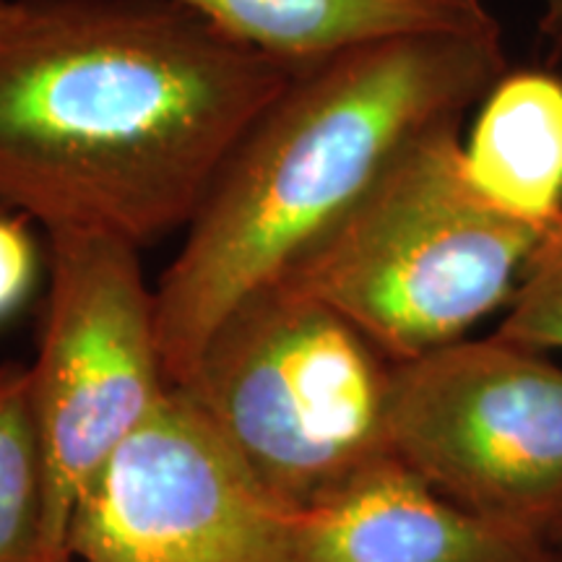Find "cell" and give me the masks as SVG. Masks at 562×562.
Listing matches in <instances>:
<instances>
[{
    "label": "cell",
    "mask_w": 562,
    "mask_h": 562,
    "mask_svg": "<svg viewBox=\"0 0 562 562\" xmlns=\"http://www.w3.org/2000/svg\"><path fill=\"white\" fill-rule=\"evenodd\" d=\"M552 544H554V547H558V550L562 552V529H560V531H558V533H554V537H552Z\"/></svg>",
    "instance_id": "obj_15"
},
{
    "label": "cell",
    "mask_w": 562,
    "mask_h": 562,
    "mask_svg": "<svg viewBox=\"0 0 562 562\" xmlns=\"http://www.w3.org/2000/svg\"><path fill=\"white\" fill-rule=\"evenodd\" d=\"M503 76L501 30L404 34L294 70L224 159L154 290L167 381L186 383L235 307L284 277L414 138L461 121Z\"/></svg>",
    "instance_id": "obj_2"
},
{
    "label": "cell",
    "mask_w": 562,
    "mask_h": 562,
    "mask_svg": "<svg viewBox=\"0 0 562 562\" xmlns=\"http://www.w3.org/2000/svg\"><path fill=\"white\" fill-rule=\"evenodd\" d=\"M547 13H544V32L558 42H562V0H544Z\"/></svg>",
    "instance_id": "obj_14"
},
{
    "label": "cell",
    "mask_w": 562,
    "mask_h": 562,
    "mask_svg": "<svg viewBox=\"0 0 562 562\" xmlns=\"http://www.w3.org/2000/svg\"><path fill=\"white\" fill-rule=\"evenodd\" d=\"M30 220L0 211V321L30 297L40 273V252L34 245Z\"/></svg>",
    "instance_id": "obj_13"
},
{
    "label": "cell",
    "mask_w": 562,
    "mask_h": 562,
    "mask_svg": "<svg viewBox=\"0 0 562 562\" xmlns=\"http://www.w3.org/2000/svg\"><path fill=\"white\" fill-rule=\"evenodd\" d=\"M463 146L474 186L518 220L550 227L562 214V79L503 76Z\"/></svg>",
    "instance_id": "obj_10"
},
{
    "label": "cell",
    "mask_w": 562,
    "mask_h": 562,
    "mask_svg": "<svg viewBox=\"0 0 562 562\" xmlns=\"http://www.w3.org/2000/svg\"><path fill=\"white\" fill-rule=\"evenodd\" d=\"M497 334L539 351H562V214L526 261Z\"/></svg>",
    "instance_id": "obj_12"
},
{
    "label": "cell",
    "mask_w": 562,
    "mask_h": 562,
    "mask_svg": "<svg viewBox=\"0 0 562 562\" xmlns=\"http://www.w3.org/2000/svg\"><path fill=\"white\" fill-rule=\"evenodd\" d=\"M294 516L318 562H562L552 542L474 516L396 456Z\"/></svg>",
    "instance_id": "obj_8"
},
{
    "label": "cell",
    "mask_w": 562,
    "mask_h": 562,
    "mask_svg": "<svg viewBox=\"0 0 562 562\" xmlns=\"http://www.w3.org/2000/svg\"><path fill=\"white\" fill-rule=\"evenodd\" d=\"M70 562H318L182 389L110 456L76 505Z\"/></svg>",
    "instance_id": "obj_7"
},
{
    "label": "cell",
    "mask_w": 562,
    "mask_h": 562,
    "mask_svg": "<svg viewBox=\"0 0 562 562\" xmlns=\"http://www.w3.org/2000/svg\"><path fill=\"white\" fill-rule=\"evenodd\" d=\"M0 562H53L45 456L21 362L0 364Z\"/></svg>",
    "instance_id": "obj_11"
},
{
    "label": "cell",
    "mask_w": 562,
    "mask_h": 562,
    "mask_svg": "<svg viewBox=\"0 0 562 562\" xmlns=\"http://www.w3.org/2000/svg\"><path fill=\"white\" fill-rule=\"evenodd\" d=\"M292 76L180 0H0V211L146 248Z\"/></svg>",
    "instance_id": "obj_1"
},
{
    "label": "cell",
    "mask_w": 562,
    "mask_h": 562,
    "mask_svg": "<svg viewBox=\"0 0 562 562\" xmlns=\"http://www.w3.org/2000/svg\"><path fill=\"white\" fill-rule=\"evenodd\" d=\"M459 123L414 138L279 279L331 307L391 364L467 339L508 305L547 229L474 186Z\"/></svg>",
    "instance_id": "obj_3"
},
{
    "label": "cell",
    "mask_w": 562,
    "mask_h": 562,
    "mask_svg": "<svg viewBox=\"0 0 562 562\" xmlns=\"http://www.w3.org/2000/svg\"><path fill=\"white\" fill-rule=\"evenodd\" d=\"M391 453L474 516L562 529V364L492 334L391 364Z\"/></svg>",
    "instance_id": "obj_6"
},
{
    "label": "cell",
    "mask_w": 562,
    "mask_h": 562,
    "mask_svg": "<svg viewBox=\"0 0 562 562\" xmlns=\"http://www.w3.org/2000/svg\"><path fill=\"white\" fill-rule=\"evenodd\" d=\"M389 372L341 315L277 281L232 311L178 389L277 508L307 513L393 456Z\"/></svg>",
    "instance_id": "obj_4"
},
{
    "label": "cell",
    "mask_w": 562,
    "mask_h": 562,
    "mask_svg": "<svg viewBox=\"0 0 562 562\" xmlns=\"http://www.w3.org/2000/svg\"><path fill=\"white\" fill-rule=\"evenodd\" d=\"M250 50L302 70L422 32L501 30L482 0H180Z\"/></svg>",
    "instance_id": "obj_9"
},
{
    "label": "cell",
    "mask_w": 562,
    "mask_h": 562,
    "mask_svg": "<svg viewBox=\"0 0 562 562\" xmlns=\"http://www.w3.org/2000/svg\"><path fill=\"white\" fill-rule=\"evenodd\" d=\"M138 252V245L108 232H47L50 286L30 389L45 456L53 562H70L68 529L83 492L172 389L157 300Z\"/></svg>",
    "instance_id": "obj_5"
}]
</instances>
